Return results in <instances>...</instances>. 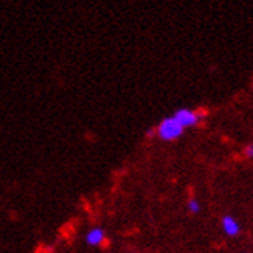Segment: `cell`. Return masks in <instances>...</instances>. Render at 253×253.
Segmentation results:
<instances>
[{
	"mask_svg": "<svg viewBox=\"0 0 253 253\" xmlns=\"http://www.w3.org/2000/svg\"><path fill=\"white\" fill-rule=\"evenodd\" d=\"M156 132L162 140L172 141V140H177L183 134V127L177 123V120L174 117H167L160 122Z\"/></svg>",
	"mask_w": 253,
	"mask_h": 253,
	"instance_id": "6da1fadb",
	"label": "cell"
},
{
	"mask_svg": "<svg viewBox=\"0 0 253 253\" xmlns=\"http://www.w3.org/2000/svg\"><path fill=\"white\" fill-rule=\"evenodd\" d=\"M172 117L177 120V123L185 129V127H193L199 125L202 118V112H196V111H191V109H179V111H175Z\"/></svg>",
	"mask_w": 253,
	"mask_h": 253,
	"instance_id": "7a4b0ae2",
	"label": "cell"
},
{
	"mask_svg": "<svg viewBox=\"0 0 253 253\" xmlns=\"http://www.w3.org/2000/svg\"><path fill=\"white\" fill-rule=\"evenodd\" d=\"M85 243L93 247H101V246H107V238H106V232L101 227H93L90 228L85 235Z\"/></svg>",
	"mask_w": 253,
	"mask_h": 253,
	"instance_id": "3957f363",
	"label": "cell"
},
{
	"mask_svg": "<svg viewBox=\"0 0 253 253\" xmlns=\"http://www.w3.org/2000/svg\"><path fill=\"white\" fill-rule=\"evenodd\" d=\"M222 228H224V232H225L227 236H236L241 232V227H239L238 221L230 214H225L222 217Z\"/></svg>",
	"mask_w": 253,
	"mask_h": 253,
	"instance_id": "277c9868",
	"label": "cell"
},
{
	"mask_svg": "<svg viewBox=\"0 0 253 253\" xmlns=\"http://www.w3.org/2000/svg\"><path fill=\"white\" fill-rule=\"evenodd\" d=\"M188 211L191 214H197V213H201V204L197 199H194V197H191V199L188 201Z\"/></svg>",
	"mask_w": 253,
	"mask_h": 253,
	"instance_id": "5b68a950",
	"label": "cell"
},
{
	"mask_svg": "<svg viewBox=\"0 0 253 253\" xmlns=\"http://www.w3.org/2000/svg\"><path fill=\"white\" fill-rule=\"evenodd\" d=\"M244 156H246L247 159H252V157H253V143H252V145H247V146L244 148Z\"/></svg>",
	"mask_w": 253,
	"mask_h": 253,
	"instance_id": "8992f818",
	"label": "cell"
},
{
	"mask_svg": "<svg viewBox=\"0 0 253 253\" xmlns=\"http://www.w3.org/2000/svg\"><path fill=\"white\" fill-rule=\"evenodd\" d=\"M154 135H156V129H149V130H148V134H146V137L151 138V137H154Z\"/></svg>",
	"mask_w": 253,
	"mask_h": 253,
	"instance_id": "52a82bcc",
	"label": "cell"
}]
</instances>
